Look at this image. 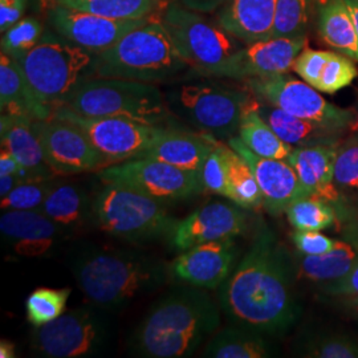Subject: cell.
Here are the masks:
<instances>
[{"label": "cell", "mask_w": 358, "mask_h": 358, "mask_svg": "<svg viewBox=\"0 0 358 358\" xmlns=\"http://www.w3.org/2000/svg\"><path fill=\"white\" fill-rule=\"evenodd\" d=\"M289 256L262 224L236 269L220 285L219 303L232 325L282 336L300 315L292 291Z\"/></svg>", "instance_id": "1"}, {"label": "cell", "mask_w": 358, "mask_h": 358, "mask_svg": "<svg viewBox=\"0 0 358 358\" xmlns=\"http://www.w3.org/2000/svg\"><path fill=\"white\" fill-rule=\"evenodd\" d=\"M219 325L215 301L198 287H180L142 319L130 338V352L145 358L190 357Z\"/></svg>", "instance_id": "2"}, {"label": "cell", "mask_w": 358, "mask_h": 358, "mask_svg": "<svg viewBox=\"0 0 358 358\" xmlns=\"http://www.w3.org/2000/svg\"><path fill=\"white\" fill-rule=\"evenodd\" d=\"M71 269L80 291L92 304L106 310L125 307L171 279L161 260L129 250H83Z\"/></svg>", "instance_id": "3"}, {"label": "cell", "mask_w": 358, "mask_h": 358, "mask_svg": "<svg viewBox=\"0 0 358 358\" xmlns=\"http://www.w3.org/2000/svg\"><path fill=\"white\" fill-rule=\"evenodd\" d=\"M190 65L180 55L161 17L130 31L115 45L96 55L93 77L166 83L187 73Z\"/></svg>", "instance_id": "4"}, {"label": "cell", "mask_w": 358, "mask_h": 358, "mask_svg": "<svg viewBox=\"0 0 358 358\" xmlns=\"http://www.w3.org/2000/svg\"><path fill=\"white\" fill-rule=\"evenodd\" d=\"M94 59L96 55L56 31H44L38 44L17 62L36 97L55 112L68 103L85 80L93 77Z\"/></svg>", "instance_id": "5"}, {"label": "cell", "mask_w": 358, "mask_h": 358, "mask_svg": "<svg viewBox=\"0 0 358 358\" xmlns=\"http://www.w3.org/2000/svg\"><path fill=\"white\" fill-rule=\"evenodd\" d=\"M66 108L85 117H112L162 127L171 112L166 97L150 83L90 77L68 101Z\"/></svg>", "instance_id": "6"}, {"label": "cell", "mask_w": 358, "mask_h": 358, "mask_svg": "<svg viewBox=\"0 0 358 358\" xmlns=\"http://www.w3.org/2000/svg\"><path fill=\"white\" fill-rule=\"evenodd\" d=\"M165 203L117 183H105L92 201V217L100 230L141 243L170 236L177 224Z\"/></svg>", "instance_id": "7"}, {"label": "cell", "mask_w": 358, "mask_h": 358, "mask_svg": "<svg viewBox=\"0 0 358 358\" xmlns=\"http://www.w3.org/2000/svg\"><path fill=\"white\" fill-rule=\"evenodd\" d=\"M165 97L171 113L217 140L234 137L244 113L257 103L252 92L208 81L180 84Z\"/></svg>", "instance_id": "8"}, {"label": "cell", "mask_w": 358, "mask_h": 358, "mask_svg": "<svg viewBox=\"0 0 358 358\" xmlns=\"http://www.w3.org/2000/svg\"><path fill=\"white\" fill-rule=\"evenodd\" d=\"M108 310L90 304L36 327L31 348L38 357L85 358L103 355L112 344L113 327Z\"/></svg>", "instance_id": "9"}, {"label": "cell", "mask_w": 358, "mask_h": 358, "mask_svg": "<svg viewBox=\"0 0 358 358\" xmlns=\"http://www.w3.org/2000/svg\"><path fill=\"white\" fill-rule=\"evenodd\" d=\"M182 3H170L161 20L180 55L190 65L189 77L208 76L242 47L219 24H213Z\"/></svg>", "instance_id": "10"}, {"label": "cell", "mask_w": 358, "mask_h": 358, "mask_svg": "<svg viewBox=\"0 0 358 358\" xmlns=\"http://www.w3.org/2000/svg\"><path fill=\"white\" fill-rule=\"evenodd\" d=\"M99 177L103 183L127 186L162 203L186 201L205 190L201 174L149 157L103 167Z\"/></svg>", "instance_id": "11"}, {"label": "cell", "mask_w": 358, "mask_h": 358, "mask_svg": "<svg viewBox=\"0 0 358 358\" xmlns=\"http://www.w3.org/2000/svg\"><path fill=\"white\" fill-rule=\"evenodd\" d=\"M247 87L259 101L273 105L289 115L309 120L324 127L349 129L355 113L327 101L319 90L304 80H296L288 73L264 78H250Z\"/></svg>", "instance_id": "12"}, {"label": "cell", "mask_w": 358, "mask_h": 358, "mask_svg": "<svg viewBox=\"0 0 358 358\" xmlns=\"http://www.w3.org/2000/svg\"><path fill=\"white\" fill-rule=\"evenodd\" d=\"M52 117L72 122L81 129L103 155L106 166L143 157L164 129L125 118L85 117L66 106L55 109Z\"/></svg>", "instance_id": "13"}, {"label": "cell", "mask_w": 358, "mask_h": 358, "mask_svg": "<svg viewBox=\"0 0 358 358\" xmlns=\"http://www.w3.org/2000/svg\"><path fill=\"white\" fill-rule=\"evenodd\" d=\"M34 127L44 157L55 174L100 171L106 167L103 155L87 134L72 122L51 117L35 120Z\"/></svg>", "instance_id": "14"}, {"label": "cell", "mask_w": 358, "mask_h": 358, "mask_svg": "<svg viewBox=\"0 0 358 358\" xmlns=\"http://www.w3.org/2000/svg\"><path fill=\"white\" fill-rule=\"evenodd\" d=\"M307 41L306 35L259 40L241 48L208 76L250 80L288 73Z\"/></svg>", "instance_id": "15"}, {"label": "cell", "mask_w": 358, "mask_h": 358, "mask_svg": "<svg viewBox=\"0 0 358 358\" xmlns=\"http://www.w3.org/2000/svg\"><path fill=\"white\" fill-rule=\"evenodd\" d=\"M157 15L138 20H115L94 13L55 4L48 11L53 31L78 47L99 55L106 51L133 29L148 24Z\"/></svg>", "instance_id": "16"}, {"label": "cell", "mask_w": 358, "mask_h": 358, "mask_svg": "<svg viewBox=\"0 0 358 358\" xmlns=\"http://www.w3.org/2000/svg\"><path fill=\"white\" fill-rule=\"evenodd\" d=\"M242 208L236 203L224 202H213L196 208L189 217L177 222L169 236L171 247L183 252L207 242L234 239L247 227V215Z\"/></svg>", "instance_id": "17"}, {"label": "cell", "mask_w": 358, "mask_h": 358, "mask_svg": "<svg viewBox=\"0 0 358 358\" xmlns=\"http://www.w3.org/2000/svg\"><path fill=\"white\" fill-rule=\"evenodd\" d=\"M236 257L234 239L199 244L183 251L169 266L171 279L198 288L214 289L230 276Z\"/></svg>", "instance_id": "18"}, {"label": "cell", "mask_w": 358, "mask_h": 358, "mask_svg": "<svg viewBox=\"0 0 358 358\" xmlns=\"http://www.w3.org/2000/svg\"><path fill=\"white\" fill-rule=\"evenodd\" d=\"M229 145L250 164L263 194V206L271 215L279 217L297 199L304 198L297 174L287 159L260 157L241 137H231Z\"/></svg>", "instance_id": "19"}, {"label": "cell", "mask_w": 358, "mask_h": 358, "mask_svg": "<svg viewBox=\"0 0 358 358\" xmlns=\"http://www.w3.org/2000/svg\"><path fill=\"white\" fill-rule=\"evenodd\" d=\"M3 241L15 255L50 256L68 236L38 210H10L0 217Z\"/></svg>", "instance_id": "20"}, {"label": "cell", "mask_w": 358, "mask_h": 358, "mask_svg": "<svg viewBox=\"0 0 358 358\" xmlns=\"http://www.w3.org/2000/svg\"><path fill=\"white\" fill-rule=\"evenodd\" d=\"M338 145L294 148L287 158L300 180L304 198H320L331 203L340 201V189L334 183V159Z\"/></svg>", "instance_id": "21"}, {"label": "cell", "mask_w": 358, "mask_h": 358, "mask_svg": "<svg viewBox=\"0 0 358 358\" xmlns=\"http://www.w3.org/2000/svg\"><path fill=\"white\" fill-rule=\"evenodd\" d=\"M34 121L35 118L27 115H1V149L13 154L31 178L35 180L52 179L55 171L44 157Z\"/></svg>", "instance_id": "22"}, {"label": "cell", "mask_w": 358, "mask_h": 358, "mask_svg": "<svg viewBox=\"0 0 358 358\" xmlns=\"http://www.w3.org/2000/svg\"><path fill=\"white\" fill-rule=\"evenodd\" d=\"M278 0H227L217 15V24L234 38L251 44L272 38Z\"/></svg>", "instance_id": "23"}, {"label": "cell", "mask_w": 358, "mask_h": 358, "mask_svg": "<svg viewBox=\"0 0 358 358\" xmlns=\"http://www.w3.org/2000/svg\"><path fill=\"white\" fill-rule=\"evenodd\" d=\"M211 149L213 143L208 133L195 134L164 127L143 157L201 174Z\"/></svg>", "instance_id": "24"}, {"label": "cell", "mask_w": 358, "mask_h": 358, "mask_svg": "<svg viewBox=\"0 0 358 358\" xmlns=\"http://www.w3.org/2000/svg\"><path fill=\"white\" fill-rule=\"evenodd\" d=\"M0 108L1 115H27L35 120H48L53 110L41 103L31 90L23 69L16 59L0 55Z\"/></svg>", "instance_id": "25"}, {"label": "cell", "mask_w": 358, "mask_h": 358, "mask_svg": "<svg viewBox=\"0 0 358 358\" xmlns=\"http://www.w3.org/2000/svg\"><path fill=\"white\" fill-rule=\"evenodd\" d=\"M259 115L272 130L294 148L316 145H338L344 130L324 127L317 122L289 115L273 105L259 101L256 106Z\"/></svg>", "instance_id": "26"}, {"label": "cell", "mask_w": 358, "mask_h": 358, "mask_svg": "<svg viewBox=\"0 0 358 358\" xmlns=\"http://www.w3.org/2000/svg\"><path fill=\"white\" fill-rule=\"evenodd\" d=\"M38 211L51 219L68 236L93 219L88 192L72 182H56Z\"/></svg>", "instance_id": "27"}, {"label": "cell", "mask_w": 358, "mask_h": 358, "mask_svg": "<svg viewBox=\"0 0 358 358\" xmlns=\"http://www.w3.org/2000/svg\"><path fill=\"white\" fill-rule=\"evenodd\" d=\"M211 358H268L275 349L264 334L232 325L213 336L202 353Z\"/></svg>", "instance_id": "28"}, {"label": "cell", "mask_w": 358, "mask_h": 358, "mask_svg": "<svg viewBox=\"0 0 358 358\" xmlns=\"http://www.w3.org/2000/svg\"><path fill=\"white\" fill-rule=\"evenodd\" d=\"M358 264V243L338 241L336 247L322 255H304L297 264L301 278L317 282H336Z\"/></svg>", "instance_id": "29"}, {"label": "cell", "mask_w": 358, "mask_h": 358, "mask_svg": "<svg viewBox=\"0 0 358 358\" xmlns=\"http://www.w3.org/2000/svg\"><path fill=\"white\" fill-rule=\"evenodd\" d=\"M320 36L325 44L358 62V36L345 0H329L321 10Z\"/></svg>", "instance_id": "30"}, {"label": "cell", "mask_w": 358, "mask_h": 358, "mask_svg": "<svg viewBox=\"0 0 358 358\" xmlns=\"http://www.w3.org/2000/svg\"><path fill=\"white\" fill-rule=\"evenodd\" d=\"M220 149L227 167L231 202L243 208H256L263 205V194L250 164L230 145L220 142Z\"/></svg>", "instance_id": "31"}, {"label": "cell", "mask_w": 358, "mask_h": 358, "mask_svg": "<svg viewBox=\"0 0 358 358\" xmlns=\"http://www.w3.org/2000/svg\"><path fill=\"white\" fill-rule=\"evenodd\" d=\"M256 106L257 103L244 113L239 131H238L241 140L254 153L260 157L287 159L294 152V146L282 141V138L263 120V117L259 115Z\"/></svg>", "instance_id": "32"}, {"label": "cell", "mask_w": 358, "mask_h": 358, "mask_svg": "<svg viewBox=\"0 0 358 358\" xmlns=\"http://www.w3.org/2000/svg\"><path fill=\"white\" fill-rule=\"evenodd\" d=\"M78 11L94 13L115 20H138L157 13L159 0H52Z\"/></svg>", "instance_id": "33"}, {"label": "cell", "mask_w": 358, "mask_h": 358, "mask_svg": "<svg viewBox=\"0 0 358 358\" xmlns=\"http://www.w3.org/2000/svg\"><path fill=\"white\" fill-rule=\"evenodd\" d=\"M291 226L299 231H322L337 222V213L331 202L320 198H300L285 211Z\"/></svg>", "instance_id": "34"}, {"label": "cell", "mask_w": 358, "mask_h": 358, "mask_svg": "<svg viewBox=\"0 0 358 358\" xmlns=\"http://www.w3.org/2000/svg\"><path fill=\"white\" fill-rule=\"evenodd\" d=\"M71 296L69 288H38L27 297V319L36 328L59 319Z\"/></svg>", "instance_id": "35"}, {"label": "cell", "mask_w": 358, "mask_h": 358, "mask_svg": "<svg viewBox=\"0 0 358 358\" xmlns=\"http://www.w3.org/2000/svg\"><path fill=\"white\" fill-rule=\"evenodd\" d=\"M43 34L44 29L38 19L23 17L3 34L1 52L17 60L38 44Z\"/></svg>", "instance_id": "36"}, {"label": "cell", "mask_w": 358, "mask_h": 358, "mask_svg": "<svg viewBox=\"0 0 358 358\" xmlns=\"http://www.w3.org/2000/svg\"><path fill=\"white\" fill-rule=\"evenodd\" d=\"M308 13V0H278L272 38L304 35Z\"/></svg>", "instance_id": "37"}, {"label": "cell", "mask_w": 358, "mask_h": 358, "mask_svg": "<svg viewBox=\"0 0 358 358\" xmlns=\"http://www.w3.org/2000/svg\"><path fill=\"white\" fill-rule=\"evenodd\" d=\"M55 183L52 179L26 180L1 198V210H40Z\"/></svg>", "instance_id": "38"}, {"label": "cell", "mask_w": 358, "mask_h": 358, "mask_svg": "<svg viewBox=\"0 0 358 358\" xmlns=\"http://www.w3.org/2000/svg\"><path fill=\"white\" fill-rule=\"evenodd\" d=\"M357 75V68L349 56L331 52L316 90L322 93L333 94L349 87Z\"/></svg>", "instance_id": "39"}, {"label": "cell", "mask_w": 358, "mask_h": 358, "mask_svg": "<svg viewBox=\"0 0 358 358\" xmlns=\"http://www.w3.org/2000/svg\"><path fill=\"white\" fill-rule=\"evenodd\" d=\"M303 355L312 358H358V338L348 334H322L308 343Z\"/></svg>", "instance_id": "40"}, {"label": "cell", "mask_w": 358, "mask_h": 358, "mask_svg": "<svg viewBox=\"0 0 358 358\" xmlns=\"http://www.w3.org/2000/svg\"><path fill=\"white\" fill-rule=\"evenodd\" d=\"M334 183L340 190L358 192V134L337 146Z\"/></svg>", "instance_id": "41"}, {"label": "cell", "mask_w": 358, "mask_h": 358, "mask_svg": "<svg viewBox=\"0 0 358 358\" xmlns=\"http://www.w3.org/2000/svg\"><path fill=\"white\" fill-rule=\"evenodd\" d=\"M213 149L206 158L205 165L201 173V178L205 190L214 192L217 195L229 198V179H227V167L226 161L220 149V141L213 134H210Z\"/></svg>", "instance_id": "42"}, {"label": "cell", "mask_w": 358, "mask_h": 358, "mask_svg": "<svg viewBox=\"0 0 358 358\" xmlns=\"http://www.w3.org/2000/svg\"><path fill=\"white\" fill-rule=\"evenodd\" d=\"M331 52L316 51L306 47L294 60V71L309 85H317Z\"/></svg>", "instance_id": "43"}, {"label": "cell", "mask_w": 358, "mask_h": 358, "mask_svg": "<svg viewBox=\"0 0 358 358\" xmlns=\"http://www.w3.org/2000/svg\"><path fill=\"white\" fill-rule=\"evenodd\" d=\"M294 245L303 255H322L336 247L338 241H333L320 231L296 230L292 235Z\"/></svg>", "instance_id": "44"}, {"label": "cell", "mask_w": 358, "mask_h": 358, "mask_svg": "<svg viewBox=\"0 0 358 358\" xmlns=\"http://www.w3.org/2000/svg\"><path fill=\"white\" fill-rule=\"evenodd\" d=\"M27 0H0V31L4 34L26 11Z\"/></svg>", "instance_id": "45"}, {"label": "cell", "mask_w": 358, "mask_h": 358, "mask_svg": "<svg viewBox=\"0 0 358 358\" xmlns=\"http://www.w3.org/2000/svg\"><path fill=\"white\" fill-rule=\"evenodd\" d=\"M322 292L329 296H345V294H358V264L346 276L328 282L321 287Z\"/></svg>", "instance_id": "46"}, {"label": "cell", "mask_w": 358, "mask_h": 358, "mask_svg": "<svg viewBox=\"0 0 358 358\" xmlns=\"http://www.w3.org/2000/svg\"><path fill=\"white\" fill-rule=\"evenodd\" d=\"M13 174L22 176L28 180H35V179H32L28 176L26 169L20 165V162L13 157V154L7 152L6 149H1V153H0V176H13Z\"/></svg>", "instance_id": "47"}, {"label": "cell", "mask_w": 358, "mask_h": 358, "mask_svg": "<svg viewBox=\"0 0 358 358\" xmlns=\"http://www.w3.org/2000/svg\"><path fill=\"white\" fill-rule=\"evenodd\" d=\"M227 0H180V3L196 13H213L219 10Z\"/></svg>", "instance_id": "48"}, {"label": "cell", "mask_w": 358, "mask_h": 358, "mask_svg": "<svg viewBox=\"0 0 358 358\" xmlns=\"http://www.w3.org/2000/svg\"><path fill=\"white\" fill-rule=\"evenodd\" d=\"M337 300L341 310H345L350 317L358 321V294H345V296H333Z\"/></svg>", "instance_id": "49"}, {"label": "cell", "mask_w": 358, "mask_h": 358, "mask_svg": "<svg viewBox=\"0 0 358 358\" xmlns=\"http://www.w3.org/2000/svg\"><path fill=\"white\" fill-rule=\"evenodd\" d=\"M28 179L22 177V176H17V174H13V176H0V196H6L7 194L13 192V189L26 182Z\"/></svg>", "instance_id": "50"}, {"label": "cell", "mask_w": 358, "mask_h": 358, "mask_svg": "<svg viewBox=\"0 0 358 358\" xmlns=\"http://www.w3.org/2000/svg\"><path fill=\"white\" fill-rule=\"evenodd\" d=\"M16 356H17L16 346L13 345V343L7 341V340H1L0 341V357L15 358Z\"/></svg>", "instance_id": "51"}, {"label": "cell", "mask_w": 358, "mask_h": 358, "mask_svg": "<svg viewBox=\"0 0 358 358\" xmlns=\"http://www.w3.org/2000/svg\"><path fill=\"white\" fill-rule=\"evenodd\" d=\"M345 3L348 8H349V11H350L352 17H353V23H355V27H356L358 36V1H356V0H345Z\"/></svg>", "instance_id": "52"}, {"label": "cell", "mask_w": 358, "mask_h": 358, "mask_svg": "<svg viewBox=\"0 0 358 358\" xmlns=\"http://www.w3.org/2000/svg\"><path fill=\"white\" fill-rule=\"evenodd\" d=\"M352 134H358V112L357 113H355V120H353V122L350 124V127L348 129Z\"/></svg>", "instance_id": "53"}, {"label": "cell", "mask_w": 358, "mask_h": 358, "mask_svg": "<svg viewBox=\"0 0 358 358\" xmlns=\"http://www.w3.org/2000/svg\"><path fill=\"white\" fill-rule=\"evenodd\" d=\"M356 1H358V0H356Z\"/></svg>", "instance_id": "54"}]
</instances>
